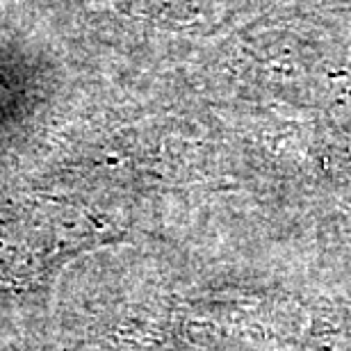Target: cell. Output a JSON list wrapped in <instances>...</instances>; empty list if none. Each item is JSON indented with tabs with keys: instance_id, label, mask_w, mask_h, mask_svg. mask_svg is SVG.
<instances>
[{
	"instance_id": "obj_1",
	"label": "cell",
	"mask_w": 351,
	"mask_h": 351,
	"mask_svg": "<svg viewBox=\"0 0 351 351\" xmlns=\"http://www.w3.org/2000/svg\"><path fill=\"white\" fill-rule=\"evenodd\" d=\"M94 242V228L55 203L25 201L0 210V299L37 294L69 258Z\"/></svg>"
}]
</instances>
